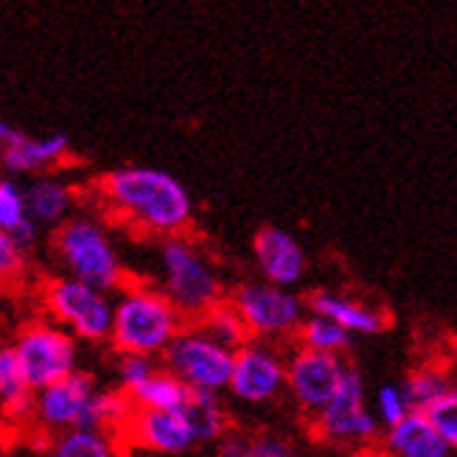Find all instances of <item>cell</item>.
I'll return each mask as SVG.
<instances>
[{
    "label": "cell",
    "instance_id": "obj_1",
    "mask_svg": "<svg viewBox=\"0 0 457 457\" xmlns=\"http://www.w3.org/2000/svg\"><path fill=\"white\" fill-rule=\"evenodd\" d=\"M98 188L115 211L157 236L183 233L194 220L191 191L166 169L121 166L107 171Z\"/></svg>",
    "mask_w": 457,
    "mask_h": 457
},
{
    "label": "cell",
    "instance_id": "obj_2",
    "mask_svg": "<svg viewBox=\"0 0 457 457\" xmlns=\"http://www.w3.org/2000/svg\"><path fill=\"white\" fill-rule=\"evenodd\" d=\"M118 301L112 303V326L107 343L118 353H144L161 356L171 337L186 326L180 314L161 287L132 284L115 289Z\"/></svg>",
    "mask_w": 457,
    "mask_h": 457
},
{
    "label": "cell",
    "instance_id": "obj_3",
    "mask_svg": "<svg viewBox=\"0 0 457 457\" xmlns=\"http://www.w3.org/2000/svg\"><path fill=\"white\" fill-rule=\"evenodd\" d=\"M59 262L71 278L96 289L115 292L124 287V264L107 230L90 216L62 220L54 238Z\"/></svg>",
    "mask_w": 457,
    "mask_h": 457
},
{
    "label": "cell",
    "instance_id": "obj_4",
    "mask_svg": "<svg viewBox=\"0 0 457 457\" xmlns=\"http://www.w3.org/2000/svg\"><path fill=\"white\" fill-rule=\"evenodd\" d=\"M161 278H163V292L169 301L180 309L186 323L200 320V317L222 301V281L216 267L208 258L188 245L186 238L177 233L169 236L161 247Z\"/></svg>",
    "mask_w": 457,
    "mask_h": 457
},
{
    "label": "cell",
    "instance_id": "obj_5",
    "mask_svg": "<svg viewBox=\"0 0 457 457\" xmlns=\"http://www.w3.org/2000/svg\"><path fill=\"white\" fill-rule=\"evenodd\" d=\"M317 438L331 446H368L379 438L382 424L365 399V379L353 365L345 368L331 399L314 412Z\"/></svg>",
    "mask_w": 457,
    "mask_h": 457
},
{
    "label": "cell",
    "instance_id": "obj_6",
    "mask_svg": "<svg viewBox=\"0 0 457 457\" xmlns=\"http://www.w3.org/2000/svg\"><path fill=\"white\" fill-rule=\"evenodd\" d=\"M233 351L236 348L220 343L200 323H191L171 337V343L161 356L166 362V370H171L183 385L194 390L222 393L230 382Z\"/></svg>",
    "mask_w": 457,
    "mask_h": 457
},
{
    "label": "cell",
    "instance_id": "obj_7",
    "mask_svg": "<svg viewBox=\"0 0 457 457\" xmlns=\"http://www.w3.org/2000/svg\"><path fill=\"white\" fill-rule=\"evenodd\" d=\"M46 309L51 320L68 328L76 340L107 343L112 326L110 292L96 289L79 278H54L46 287Z\"/></svg>",
    "mask_w": 457,
    "mask_h": 457
},
{
    "label": "cell",
    "instance_id": "obj_8",
    "mask_svg": "<svg viewBox=\"0 0 457 457\" xmlns=\"http://www.w3.org/2000/svg\"><path fill=\"white\" fill-rule=\"evenodd\" d=\"M230 303L242 314L247 334L255 340H289L295 328L306 317V301L292 287H278L270 281L262 284H242Z\"/></svg>",
    "mask_w": 457,
    "mask_h": 457
},
{
    "label": "cell",
    "instance_id": "obj_9",
    "mask_svg": "<svg viewBox=\"0 0 457 457\" xmlns=\"http://www.w3.org/2000/svg\"><path fill=\"white\" fill-rule=\"evenodd\" d=\"M12 348L31 390L46 387L79 368V340L59 323H29L17 331Z\"/></svg>",
    "mask_w": 457,
    "mask_h": 457
},
{
    "label": "cell",
    "instance_id": "obj_10",
    "mask_svg": "<svg viewBox=\"0 0 457 457\" xmlns=\"http://www.w3.org/2000/svg\"><path fill=\"white\" fill-rule=\"evenodd\" d=\"M287 376V356L272 348L270 340H255L250 337L233 351V368L228 390L233 399L245 404H267L284 393Z\"/></svg>",
    "mask_w": 457,
    "mask_h": 457
},
{
    "label": "cell",
    "instance_id": "obj_11",
    "mask_svg": "<svg viewBox=\"0 0 457 457\" xmlns=\"http://www.w3.org/2000/svg\"><path fill=\"white\" fill-rule=\"evenodd\" d=\"M348 362L343 353L314 351V348H297L287 356V376L284 390L292 395V402L303 412L314 415L320 410L331 393L340 385Z\"/></svg>",
    "mask_w": 457,
    "mask_h": 457
},
{
    "label": "cell",
    "instance_id": "obj_12",
    "mask_svg": "<svg viewBox=\"0 0 457 457\" xmlns=\"http://www.w3.org/2000/svg\"><path fill=\"white\" fill-rule=\"evenodd\" d=\"M93 393H96V379L90 373L76 368L68 376H62V379L34 390L31 415L37 419V424L51 435L79 427Z\"/></svg>",
    "mask_w": 457,
    "mask_h": 457
},
{
    "label": "cell",
    "instance_id": "obj_13",
    "mask_svg": "<svg viewBox=\"0 0 457 457\" xmlns=\"http://www.w3.org/2000/svg\"><path fill=\"white\" fill-rule=\"evenodd\" d=\"M121 435L129 441V446L157 454H188L196 446L183 410L135 407Z\"/></svg>",
    "mask_w": 457,
    "mask_h": 457
},
{
    "label": "cell",
    "instance_id": "obj_14",
    "mask_svg": "<svg viewBox=\"0 0 457 457\" xmlns=\"http://www.w3.org/2000/svg\"><path fill=\"white\" fill-rule=\"evenodd\" d=\"M253 255L264 281L278 287H295L306 275V250L297 238L281 228H262L253 238Z\"/></svg>",
    "mask_w": 457,
    "mask_h": 457
},
{
    "label": "cell",
    "instance_id": "obj_15",
    "mask_svg": "<svg viewBox=\"0 0 457 457\" xmlns=\"http://www.w3.org/2000/svg\"><path fill=\"white\" fill-rule=\"evenodd\" d=\"M68 152H71V137L65 132L31 137L14 129V135L0 146V163H4L9 174H37L62 163Z\"/></svg>",
    "mask_w": 457,
    "mask_h": 457
},
{
    "label": "cell",
    "instance_id": "obj_16",
    "mask_svg": "<svg viewBox=\"0 0 457 457\" xmlns=\"http://www.w3.org/2000/svg\"><path fill=\"white\" fill-rule=\"evenodd\" d=\"M385 429V446L395 457H449L454 452L432 427L424 410H410L402 421Z\"/></svg>",
    "mask_w": 457,
    "mask_h": 457
},
{
    "label": "cell",
    "instance_id": "obj_17",
    "mask_svg": "<svg viewBox=\"0 0 457 457\" xmlns=\"http://www.w3.org/2000/svg\"><path fill=\"white\" fill-rule=\"evenodd\" d=\"M306 309L314 312V314L328 317V320H334V323H340L353 337L356 334L373 337V334H382L387 328V314L382 309L360 303V301H351V297H345V295L326 292V289L314 292L306 301Z\"/></svg>",
    "mask_w": 457,
    "mask_h": 457
},
{
    "label": "cell",
    "instance_id": "obj_18",
    "mask_svg": "<svg viewBox=\"0 0 457 457\" xmlns=\"http://www.w3.org/2000/svg\"><path fill=\"white\" fill-rule=\"evenodd\" d=\"M26 194V213L37 225H59L68 220L73 208L76 194L68 183L56 180V177H37V180L23 188Z\"/></svg>",
    "mask_w": 457,
    "mask_h": 457
},
{
    "label": "cell",
    "instance_id": "obj_19",
    "mask_svg": "<svg viewBox=\"0 0 457 457\" xmlns=\"http://www.w3.org/2000/svg\"><path fill=\"white\" fill-rule=\"evenodd\" d=\"M183 415L194 432L196 446L200 444H216L228 432V412L220 402V393L213 390H194L188 387V395L183 402Z\"/></svg>",
    "mask_w": 457,
    "mask_h": 457
},
{
    "label": "cell",
    "instance_id": "obj_20",
    "mask_svg": "<svg viewBox=\"0 0 457 457\" xmlns=\"http://www.w3.org/2000/svg\"><path fill=\"white\" fill-rule=\"evenodd\" d=\"M34 390L26 382V373L17 362V353L12 345L0 348V410L12 419H26L31 415Z\"/></svg>",
    "mask_w": 457,
    "mask_h": 457
},
{
    "label": "cell",
    "instance_id": "obj_21",
    "mask_svg": "<svg viewBox=\"0 0 457 457\" xmlns=\"http://www.w3.org/2000/svg\"><path fill=\"white\" fill-rule=\"evenodd\" d=\"M54 457H112L118 454V441L112 432L96 427H71L54 435L48 446Z\"/></svg>",
    "mask_w": 457,
    "mask_h": 457
},
{
    "label": "cell",
    "instance_id": "obj_22",
    "mask_svg": "<svg viewBox=\"0 0 457 457\" xmlns=\"http://www.w3.org/2000/svg\"><path fill=\"white\" fill-rule=\"evenodd\" d=\"M135 412V402L127 390H98L90 395V402L85 407V415L79 427H96V429H107V432H121L129 421V415Z\"/></svg>",
    "mask_w": 457,
    "mask_h": 457
},
{
    "label": "cell",
    "instance_id": "obj_23",
    "mask_svg": "<svg viewBox=\"0 0 457 457\" xmlns=\"http://www.w3.org/2000/svg\"><path fill=\"white\" fill-rule=\"evenodd\" d=\"M295 340L303 348L328 351V353H348L353 345V334L345 331L340 323L328 320V317H323V314L306 312L301 326L295 328Z\"/></svg>",
    "mask_w": 457,
    "mask_h": 457
},
{
    "label": "cell",
    "instance_id": "obj_24",
    "mask_svg": "<svg viewBox=\"0 0 457 457\" xmlns=\"http://www.w3.org/2000/svg\"><path fill=\"white\" fill-rule=\"evenodd\" d=\"M135 407H157V410H180L186 395H188V385H183L171 370L157 368L149 379L135 387L132 393Z\"/></svg>",
    "mask_w": 457,
    "mask_h": 457
},
{
    "label": "cell",
    "instance_id": "obj_25",
    "mask_svg": "<svg viewBox=\"0 0 457 457\" xmlns=\"http://www.w3.org/2000/svg\"><path fill=\"white\" fill-rule=\"evenodd\" d=\"M407 402H410V410H427L432 402H438L444 393L452 390V376L446 368H435V365H427V368H419L407 376V385H402Z\"/></svg>",
    "mask_w": 457,
    "mask_h": 457
},
{
    "label": "cell",
    "instance_id": "obj_26",
    "mask_svg": "<svg viewBox=\"0 0 457 457\" xmlns=\"http://www.w3.org/2000/svg\"><path fill=\"white\" fill-rule=\"evenodd\" d=\"M191 323H200L211 337H216L220 343L230 345V348H238L242 343L250 340V334H247V326L242 320V314L236 312V306L230 301H222L220 303H213L200 320H191Z\"/></svg>",
    "mask_w": 457,
    "mask_h": 457
},
{
    "label": "cell",
    "instance_id": "obj_27",
    "mask_svg": "<svg viewBox=\"0 0 457 457\" xmlns=\"http://www.w3.org/2000/svg\"><path fill=\"white\" fill-rule=\"evenodd\" d=\"M424 412L432 421V427L438 429L441 438L454 449L457 446V390L452 387L449 393H444L441 399L432 402Z\"/></svg>",
    "mask_w": 457,
    "mask_h": 457
},
{
    "label": "cell",
    "instance_id": "obj_28",
    "mask_svg": "<svg viewBox=\"0 0 457 457\" xmlns=\"http://www.w3.org/2000/svg\"><path fill=\"white\" fill-rule=\"evenodd\" d=\"M373 412H376V419H379L382 427H393L395 421H402L410 412V402H407L402 385H382L379 390H376Z\"/></svg>",
    "mask_w": 457,
    "mask_h": 457
},
{
    "label": "cell",
    "instance_id": "obj_29",
    "mask_svg": "<svg viewBox=\"0 0 457 457\" xmlns=\"http://www.w3.org/2000/svg\"><path fill=\"white\" fill-rule=\"evenodd\" d=\"M26 216L29 213H26L23 188H20V183L12 180V177H4V180H0V228L14 230Z\"/></svg>",
    "mask_w": 457,
    "mask_h": 457
},
{
    "label": "cell",
    "instance_id": "obj_30",
    "mask_svg": "<svg viewBox=\"0 0 457 457\" xmlns=\"http://www.w3.org/2000/svg\"><path fill=\"white\" fill-rule=\"evenodd\" d=\"M157 370L154 356L144 353H121V362H118V387L132 393L135 387H141L149 376Z\"/></svg>",
    "mask_w": 457,
    "mask_h": 457
},
{
    "label": "cell",
    "instance_id": "obj_31",
    "mask_svg": "<svg viewBox=\"0 0 457 457\" xmlns=\"http://www.w3.org/2000/svg\"><path fill=\"white\" fill-rule=\"evenodd\" d=\"M26 272V250L20 247L12 233L0 228V287L14 284Z\"/></svg>",
    "mask_w": 457,
    "mask_h": 457
},
{
    "label": "cell",
    "instance_id": "obj_32",
    "mask_svg": "<svg viewBox=\"0 0 457 457\" xmlns=\"http://www.w3.org/2000/svg\"><path fill=\"white\" fill-rule=\"evenodd\" d=\"M292 454H295L292 444L284 438H275V435L247 441V457H292Z\"/></svg>",
    "mask_w": 457,
    "mask_h": 457
},
{
    "label": "cell",
    "instance_id": "obj_33",
    "mask_svg": "<svg viewBox=\"0 0 457 457\" xmlns=\"http://www.w3.org/2000/svg\"><path fill=\"white\" fill-rule=\"evenodd\" d=\"M12 233V238H14V242L20 245V247H23L26 253L37 245V238H39V225L31 220V216H26V220L23 222H20L14 230H9Z\"/></svg>",
    "mask_w": 457,
    "mask_h": 457
},
{
    "label": "cell",
    "instance_id": "obj_34",
    "mask_svg": "<svg viewBox=\"0 0 457 457\" xmlns=\"http://www.w3.org/2000/svg\"><path fill=\"white\" fill-rule=\"evenodd\" d=\"M12 135H14V127H9V124L4 121V118H0V146H4Z\"/></svg>",
    "mask_w": 457,
    "mask_h": 457
}]
</instances>
